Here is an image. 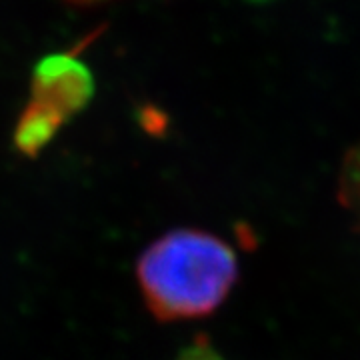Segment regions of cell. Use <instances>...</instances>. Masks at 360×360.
I'll list each match as a JSON object with an SVG mask.
<instances>
[{
  "label": "cell",
  "instance_id": "obj_4",
  "mask_svg": "<svg viewBox=\"0 0 360 360\" xmlns=\"http://www.w3.org/2000/svg\"><path fill=\"white\" fill-rule=\"evenodd\" d=\"M176 360H222L220 354L210 347V342L206 338H196L193 345L188 348H184L180 352V356Z\"/></svg>",
  "mask_w": 360,
  "mask_h": 360
},
{
  "label": "cell",
  "instance_id": "obj_3",
  "mask_svg": "<svg viewBox=\"0 0 360 360\" xmlns=\"http://www.w3.org/2000/svg\"><path fill=\"white\" fill-rule=\"evenodd\" d=\"M338 202L345 208L352 226L360 232V142L342 160L338 176Z\"/></svg>",
  "mask_w": 360,
  "mask_h": 360
},
{
  "label": "cell",
  "instance_id": "obj_5",
  "mask_svg": "<svg viewBox=\"0 0 360 360\" xmlns=\"http://www.w3.org/2000/svg\"><path fill=\"white\" fill-rule=\"evenodd\" d=\"M72 4H101V2H106V0H68Z\"/></svg>",
  "mask_w": 360,
  "mask_h": 360
},
{
  "label": "cell",
  "instance_id": "obj_1",
  "mask_svg": "<svg viewBox=\"0 0 360 360\" xmlns=\"http://www.w3.org/2000/svg\"><path fill=\"white\" fill-rule=\"evenodd\" d=\"M238 257L224 238L200 229L158 236L136 260V284L148 312L160 322L206 319L238 283Z\"/></svg>",
  "mask_w": 360,
  "mask_h": 360
},
{
  "label": "cell",
  "instance_id": "obj_2",
  "mask_svg": "<svg viewBox=\"0 0 360 360\" xmlns=\"http://www.w3.org/2000/svg\"><path fill=\"white\" fill-rule=\"evenodd\" d=\"M94 80L89 66L72 52L39 60L30 80V96L16 120L13 142L20 155L34 158L66 122L89 106Z\"/></svg>",
  "mask_w": 360,
  "mask_h": 360
}]
</instances>
